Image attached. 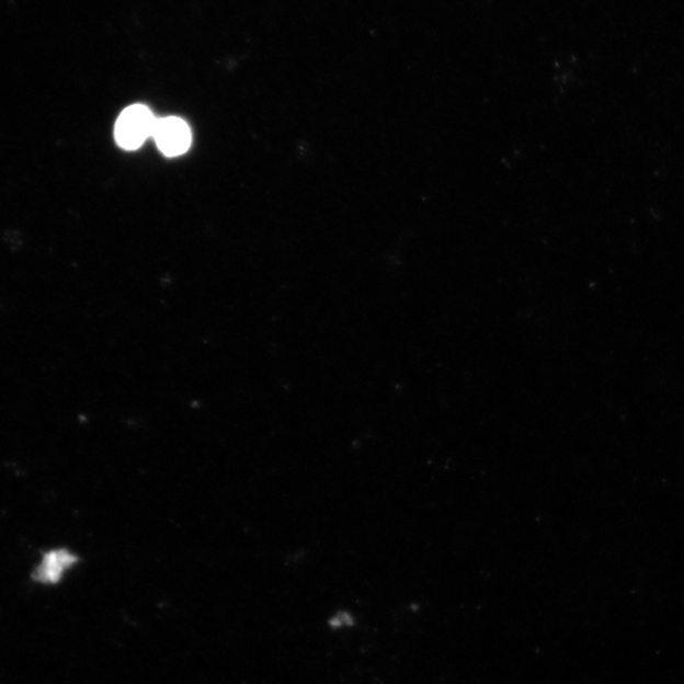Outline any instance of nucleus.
Masks as SVG:
<instances>
[{
  "label": "nucleus",
  "mask_w": 684,
  "mask_h": 684,
  "mask_svg": "<svg viewBox=\"0 0 684 684\" xmlns=\"http://www.w3.org/2000/svg\"><path fill=\"white\" fill-rule=\"evenodd\" d=\"M155 125L157 118L151 111L142 104H135L121 113L114 135L122 149L136 150L152 137Z\"/></svg>",
  "instance_id": "1"
},
{
  "label": "nucleus",
  "mask_w": 684,
  "mask_h": 684,
  "mask_svg": "<svg viewBox=\"0 0 684 684\" xmlns=\"http://www.w3.org/2000/svg\"><path fill=\"white\" fill-rule=\"evenodd\" d=\"M152 137L158 148L167 157H179L189 151L192 135L189 125L178 117L157 119Z\"/></svg>",
  "instance_id": "2"
},
{
  "label": "nucleus",
  "mask_w": 684,
  "mask_h": 684,
  "mask_svg": "<svg viewBox=\"0 0 684 684\" xmlns=\"http://www.w3.org/2000/svg\"><path fill=\"white\" fill-rule=\"evenodd\" d=\"M77 563V557L67 550H55L46 554L43 565L36 570L35 578L39 582H59L65 570Z\"/></svg>",
  "instance_id": "3"
}]
</instances>
